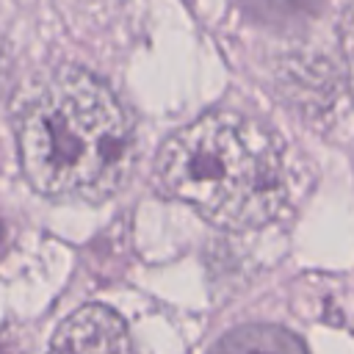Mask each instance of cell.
<instances>
[{"mask_svg":"<svg viewBox=\"0 0 354 354\" xmlns=\"http://www.w3.org/2000/svg\"><path fill=\"white\" fill-rule=\"evenodd\" d=\"M6 80H8V55H6L3 39H0V94H3V88H6Z\"/></svg>","mask_w":354,"mask_h":354,"instance_id":"6","label":"cell"},{"mask_svg":"<svg viewBox=\"0 0 354 354\" xmlns=\"http://www.w3.org/2000/svg\"><path fill=\"white\" fill-rule=\"evenodd\" d=\"M28 183L53 199L102 202L119 194L136 160L133 122L91 72L61 66L39 80L17 113Z\"/></svg>","mask_w":354,"mask_h":354,"instance_id":"1","label":"cell"},{"mask_svg":"<svg viewBox=\"0 0 354 354\" xmlns=\"http://www.w3.org/2000/svg\"><path fill=\"white\" fill-rule=\"evenodd\" d=\"M207 354H307L301 337L277 324H246L227 332Z\"/></svg>","mask_w":354,"mask_h":354,"instance_id":"4","label":"cell"},{"mask_svg":"<svg viewBox=\"0 0 354 354\" xmlns=\"http://www.w3.org/2000/svg\"><path fill=\"white\" fill-rule=\"evenodd\" d=\"M160 185L205 221L257 230L288 202V166L277 136L235 111H207L180 127L158 155Z\"/></svg>","mask_w":354,"mask_h":354,"instance_id":"2","label":"cell"},{"mask_svg":"<svg viewBox=\"0 0 354 354\" xmlns=\"http://www.w3.org/2000/svg\"><path fill=\"white\" fill-rule=\"evenodd\" d=\"M246 14L271 28H290L318 14L321 0H241Z\"/></svg>","mask_w":354,"mask_h":354,"instance_id":"5","label":"cell"},{"mask_svg":"<svg viewBox=\"0 0 354 354\" xmlns=\"http://www.w3.org/2000/svg\"><path fill=\"white\" fill-rule=\"evenodd\" d=\"M50 354H136V346L116 310L105 304H86L58 326Z\"/></svg>","mask_w":354,"mask_h":354,"instance_id":"3","label":"cell"}]
</instances>
